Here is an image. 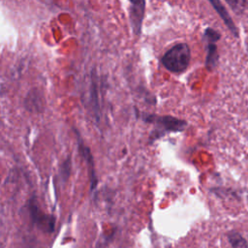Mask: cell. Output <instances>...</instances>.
<instances>
[{
	"mask_svg": "<svg viewBox=\"0 0 248 248\" xmlns=\"http://www.w3.org/2000/svg\"><path fill=\"white\" fill-rule=\"evenodd\" d=\"M207 1L210 3L212 8L215 10V12L221 17V19L223 20L224 24L229 29V31L232 34V36L234 38H238L239 37V33H238V30H237V27H236L235 23L233 22L232 16H230L229 12L225 8V6L222 4L221 0H207Z\"/></svg>",
	"mask_w": 248,
	"mask_h": 248,
	"instance_id": "5",
	"label": "cell"
},
{
	"mask_svg": "<svg viewBox=\"0 0 248 248\" xmlns=\"http://www.w3.org/2000/svg\"><path fill=\"white\" fill-rule=\"evenodd\" d=\"M228 240L232 248H248L246 239L236 231H230L227 233Z\"/></svg>",
	"mask_w": 248,
	"mask_h": 248,
	"instance_id": "10",
	"label": "cell"
},
{
	"mask_svg": "<svg viewBox=\"0 0 248 248\" xmlns=\"http://www.w3.org/2000/svg\"><path fill=\"white\" fill-rule=\"evenodd\" d=\"M90 102H91V107H92L95 119L98 122L100 120L99 85H98V77L94 70L91 73V80H90Z\"/></svg>",
	"mask_w": 248,
	"mask_h": 248,
	"instance_id": "8",
	"label": "cell"
},
{
	"mask_svg": "<svg viewBox=\"0 0 248 248\" xmlns=\"http://www.w3.org/2000/svg\"><path fill=\"white\" fill-rule=\"evenodd\" d=\"M77 138L78 142V150L79 153L81 154V156L84 158L88 170H89V174H90V181H91V189H95L96 185H97V177H96V173H95V168H94V161H93V156L91 154L90 149L83 143V141L81 140V139L79 138L78 133H77Z\"/></svg>",
	"mask_w": 248,
	"mask_h": 248,
	"instance_id": "7",
	"label": "cell"
},
{
	"mask_svg": "<svg viewBox=\"0 0 248 248\" xmlns=\"http://www.w3.org/2000/svg\"><path fill=\"white\" fill-rule=\"evenodd\" d=\"M71 166H72V161L71 157H68L61 165L60 168V175L64 181H66L71 173Z\"/></svg>",
	"mask_w": 248,
	"mask_h": 248,
	"instance_id": "13",
	"label": "cell"
},
{
	"mask_svg": "<svg viewBox=\"0 0 248 248\" xmlns=\"http://www.w3.org/2000/svg\"><path fill=\"white\" fill-rule=\"evenodd\" d=\"M221 39V34L211 28V27H207L204 32H203V40L204 42H214V43H217L219 40Z\"/></svg>",
	"mask_w": 248,
	"mask_h": 248,
	"instance_id": "12",
	"label": "cell"
},
{
	"mask_svg": "<svg viewBox=\"0 0 248 248\" xmlns=\"http://www.w3.org/2000/svg\"><path fill=\"white\" fill-rule=\"evenodd\" d=\"M229 7L236 15H242L247 7L248 0H225Z\"/></svg>",
	"mask_w": 248,
	"mask_h": 248,
	"instance_id": "11",
	"label": "cell"
},
{
	"mask_svg": "<svg viewBox=\"0 0 248 248\" xmlns=\"http://www.w3.org/2000/svg\"><path fill=\"white\" fill-rule=\"evenodd\" d=\"M128 1L130 3L129 16H130L131 28L134 35L140 36L141 34L146 2L145 0H128Z\"/></svg>",
	"mask_w": 248,
	"mask_h": 248,
	"instance_id": "3",
	"label": "cell"
},
{
	"mask_svg": "<svg viewBox=\"0 0 248 248\" xmlns=\"http://www.w3.org/2000/svg\"><path fill=\"white\" fill-rule=\"evenodd\" d=\"M247 8H248V2H247Z\"/></svg>",
	"mask_w": 248,
	"mask_h": 248,
	"instance_id": "14",
	"label": "cell"
},
{
	"mask_svg": "<svg viewBox=\"0 0 248 248\" xmlns=\"http://www.w3.org/2000/svg\"><path fill=\"white\" fill-rule=\"evenodd\" d=\"M191 60V49L186 43H178L168 49L161 58L163 66L170 73L184 72Z\"/></svg>",
	"mask_w": 248,
	"mask_h": 248,
	"instance_id": "2",
	"label": "cell"
},
{
	"mask_svg": "<svg viewBox=\"0 0 248 248\" xmlns=\"http://www.w3.org/2000/svg\"><path fill=\"white\" fill-rule=\"evenodd\" d=\"M141 119L149 124L153 125V130L149 134L148 142L159 140L170 133L182 132L188 126L186 120L177 118L171 115H157L153 113H143Z\"/></svg>",
	"mask_w": 248,
	"mask_h": 248,
	"instance_id": "1",
	"label": "cell"
},
{
	"mask_svg": "<svg viewBox=\"0 0 248 248\" xmlns=\"http://www.w3.org/2000/svg\"><path fill=\"white\" fill-rule=\"evenodd\" d=\"M28 210L30 213V218L34 224H37L38 226H40V228L43 229L44 231H46L48 232H53L54 222H55L54 218L52 216H47L42 213L37 203L35 202V201L30 200Z\"/></svg>",
	"mask_w": 248,
	"mask_h": 248,
	"instance_id": "4",
	"label": "cell"
},
{
	"mask_svg": "<svg viewBox=\"0 0 248 248\" xmlns=\"http://www.w3.org/2000/svg\"><path fill=\"white\" fill-rule=\"evenodd\" d=\"M206 44V56H205V68L208 72H212L216 69L219 63V52L216 43L205 42Z\"/></svg>",
	"mask_w": 248,
	"mask_h": 248,
	"instance_id": "9",
	"label": "cell"
},
{
	"mask_svg": "<svg viewBox=\"0 0 248 248\" xmlns=\"http://www.w3.org/2000/svg\"><path fill=\"white\" fill-rule=\"evenodd\" d=\"M24 107L29 111H42L45 108V98L40 90L31 89L24 99Z\"/></svg>",
	"mask_w": 248,
	"mask_h": 248,
	"instance_id": "6",
	"label": "cell"
}]
</instances>
